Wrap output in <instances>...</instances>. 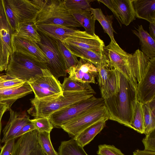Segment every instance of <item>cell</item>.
<instances>
[{
	"instance_id": "cell-1",
	"label": "cell",
	"mask_w": 155,
	"mask_h": 155,
	"mask_svg": "<svg viewBox=\"0 0 155 155\" xmlns=\"http://www.w3.org/2000/svg\"><path fill=\"white\" fill-rule=\"evenodd\" d=\"M137 100L136 88L120 72L119 89L111 97L104 99L109 114V119L131 128L134 109Z\"/></svg>"
},
{
	"instance_id": "cell-2",
	"label": "cell",
	"mask_w": 155,
	"mask_h": 155,
	"mask_svg": "<svg viewBox=\"0 0 155 155\" xmlns=\"http://www.w3.org/2000/svg\"><path fill=\"white\" fill-rule=\"evenodd\" d=\"M38 11L36 25L50 24L76 28L81 26L67 8L65 0H32Z\"/></svg>"
},
{
	"instance_id": "cell-3",
	"label": "cell",
	"mask_w": 155,
	"mask_h": 155,
	"mask_svg": "<svg viewBox=\"0 0 155 155\" xmlns=\"http://www.w3.org/2000/svg\"><path fill=\"white\" fill-rule=\"evenodd\" d=\"M96 94L93 90L78 92H63V95L48 99H30L31 107L27 112L34 118L47 117L54 112L76 102L89 98Z\"/></svg>"
},
{
	"instance_id": "cell-4",
	"label": "cell",
	"mask_w": 155,
	"mask_h": 155,
	"mask_svg": "<svg viewBox=\"0 0 155 155\" xmlns=\"http://www.w3.org/2000/svg\"><path fill=\"white\" fill-rule=\"evenodd\" d=\"M47 69V64L27 53L15 51L10 56L5 74L31 83L42 76L41 69Z\"/></svg>"
},
{
	"instance_id": "cell-5",
	"label": "cell",
	"mask_w": 155,
	"mask_h": 155,
	"mask_svg": "<svg viewBox=\"0 0 155 155\" xmlns=\"http://www.w3.org/2000/svg\"><path fill=\"white\" fill-rule=\"evenodd\" d=\"M104 99L94 96L86 99L76 102L56 111L48 118L53 127H61L84 114L90 110L104 104Z\"/></svg>"
},
{
	"instance_id": "cell-6",
	"label": "cell",
	"mask_w": 155,
	"mask_h": 155,
	"mask_svg": "<svg viewBox=\"0 0 155 155\" xmlns=\"http://www.w3.org/2000/svg\"><path fill=\"white\" fill-rule=\"evenodd\" d=\"M38 31L41 36V41L37 43L48 60L47 69L58 79L60 77L66 76L67 69L56 40Z\"/></svg>"
},
{
	"instance_id": "cell-7",
	"label": "cell",
	"mask_w": 155,
	"mask_h": 155,
	"mask_svg": "<svg viewBox=\"0 0 155 155\" xmlns=\"http://www.w3.org/2000/svg\"><path fill=\"white\" fill-rule=\"evenodd\" d=\"M110 115L104 104L95 107L78 117L62 125L61 127L73 137L94 124L108 118Z\"/></svg>"
},
{
	"instance_id": "cell-8",
	"label": "cell",
	"mask_w": 155,
	"mask_h": 155,
	"mask_svg": "<svg viewBox=\"0 0 155 155\" xmlns=\"http://www.w3.org/2000/svg\"><path fill=\"white\" fill-rule=\"evenodd\" d=\"M5 10L15 31L21 23L35 21L38 11L29 0H4Z\"/></svg>"
},
{
	"instance_id": "cell-9",
	"label": "cell",
	"mask_w": 155,
	"mask_h": 155,
	"mask_svg": "<svg viewBox=\"0 0 155 155\" xmlns=\"http://www.w3.org/2000/svg\"><path fill=\"white\" fill-rule=\"evenodd\" d=\"M103 53L109 66L116 69L131 82L128 66V59L131 54L122 49L117 43L111 41L104 47Z\"/></svg>"
},
{
	"instance_id": "cell-10",
	"label": "cell",
	"mask_w": 155,
	"mask_h": 155,
	"mask_svg": "<svg viewBox=\"0 0 155 155\" xmlns=\"http://www.w3.org/2000/svg\"><path fill=\"white\" fill-rule=\"evenodd\" d=\"M137 100L142 104L155 99V58L151 59L144 76L137 84Z\"/></svg>"
},
{
	"instance_id": "cell-11",
	"label": "cell",
	"mask_w": 155,
	"mask_h": 155,
	"mask_svg": "<svg viewBox=\"0 0 155 155\" xmlns=\"http://www.w3.org/2000/svg\"><path fill=\"white\" fill-rule=\"evenodd\" d=\"M14 32L6 13L4 0H0V42L7 67L12 52L11 41Z\"/></svg>"
},
{
	"instance_id": "cell-12",
	"label": "cell",
	"mask_w": 155,
	"mask_h": 155,
	"mask_svg": "<svg viewBox=\"0 0 155 155\" xmlns=\"http://www.w3.org/2000/svg\"><path fill=\"white\" fill-rule=\"evenodd\" d=\"M71 79L82 83H96L95 78L98 71L92 63L80 58L77 65L67 70Z\"/></svg>"
},
{
	"instance_id": "cell-13",
	"label": "cell",
	"mask_w": 155,
	"mask_h": 155,
	"mask_svg": "<svg viewBox=\"0 0 155 155\" xmlns=\"http://www.w3.org/2000/svg\"><path fill=\"white\" fill-rule=\"evenodd\" d=\"M151 59L138 49L131 54L128 66L132 84L137 88V84L143 78Z\"/></svg>"
},
{
	"instance_id": "cell-14",
	"label": "cell",
	"mask_w": 155,
	"mask_h": 155,
	"mask_svg": "<svg viewBox=\"0 0 155 155\" xmlns=\"http://www.w3.org/2000/svg\"><path fill=\"white\" fill-rule=\"evenodd\" d=\"M10 117L3 130L1 142L5 143L13 139L22 128L31 122L29 117L25 112H17L11 108L9 110Z\"/></svg>"
},
{
	"instance_id": "cell-15",
	"label": "cell",
	"mask_w": 155,
	"mask_h": 155,
	"mask_svg": "<svg viewBox=\"0 0 155 155\" xmlns=\"http://www.w3.org/2000/svg\"><path fill=\"white\" fill-rule=\"evenodd\" d=\"M36 25L37 31L62 42L72 36H84L88 34L85 31H81L74 28L50 24Z\"/></svg>"
},
{
	"instance_id": "cell-16",
	"label": "cell",
	"mask_w": 155,
	"mask_h": 155,
	"mask_svg": "<svg viewBox=\"0 0 155 155\" xmlns=\"http://www.w3.org/2000/svg\"><path fill=\"white\" fill-rule=\"evenodd\" d=\"M11 47L12 52L18 51L24 52L36 58L42 63L47 64L48 63L46 56L35 41L12 35Z\"/></svg>"
},
{
	"instance_id": "cell-17",
	"label": "cell",
	"mask_w": 155,
	"mask_h": 155,
	"mask_svg": "<svg viewBox=\"0 0 155 155\" xmlns=\"http://www.w3.org/2000/svg\"><path fill=\"white\" fill-rule=\"evenodd\" d=\"M63 43L90 50L100 54L103 53L105 46L103 41L97 35L92 36L88 34L84 36H71Z\"/></svg>"
},
{
	"instance_id": "cell-18",
	"label": "cell",
	"mask_w": 155,
	"mask_h": 155,
	"mask_svg": "<svg viewBox=\"0 0 155 155\" xmlns=\"http://www.w3.org/2000/svg\"><path fill=\"white\" fill-rule=\"evenodd\" d=\"M38 133L35 130L20 137L15 143L12 155H29L38 144Z\"/></svg>"
},
{
	"instance_id": "cell-19",
	"label": "cell",
	"mask_w": 155,
	"mask_h": 155,
	"mask_svg": "<svg viewBox=\"0 0 155 155\" xmlns=\"http://www.w3.org/2000/svg\"><path fill=\"white\" fill-rule=\"evenodd\" d=\"M32 91L30 85L27 82L20 85L0 89V102L6 103L10 109L17 100Z\"/></svg>"
},
{
	"instance_id": "cell-20",
	"label": "cell",
	"mask_w": 155,
	"mask_h": 155,
	"mask_svg": "<svg viewBox=\"0 0 155 155\" xmlns=\"http://www.w3.org/2000/svg\"><path fill=\"white\" fill-rule=\"evenodd\" d=\"M64 44L72 54L92 63L96 68L108 65L107 60L104 53L100 54L90 50Z\"/></svg>"
},
{
	"instance_id": "cell-21",
	"label": "cell",
	"mask_w": 155,
	"mask_h": 155,
	"mask_svg": "<svg viewBox=\"0 0 155 155\" xmlns=\"http://www.w3.org/2000/svg\"><path fill=\"white\" fill-rule=\"evenodd\" d=\"M136 18L155 23V0H133Z\"/></svg>"
},
{
	"instance_id": "cell-22",
	"label": "cell",
	"mask_w": 155,
	"mask_h": 155,
	"mask_svg": "<svg viewBox=\"0 0 155 155\" xmlns=\"http://www.w3.org/2000/svg\"><path fill=\"white\" fill-rule=\"evenodd\" d=\"M42 75L33 82L35 84L46 90L61 95H63L61 84L47 69H42Z\"/></svg>"
},
{
	"instance_id": "cell-23",
	"label": "cell",
	"mask_w": 155,
	"mask_h": 155,
	"mask_svg": "<svg viewBox=\"0 0 155 155\" xmlns=\"http://www.w3.org/2000/svg\"><path fill=\"white\" fill-rule=\"evenodd\" d=\"M133 32L139 38L141 51L150 59L155 58V40L145 30L142 25H138Z\"/></svg>"
},
{
	"instance_id": "cell-24",
	"label": "cell",
	"mask_w": 155,
	"mask_h": 155,
	"mask_svg": "<svg viewBox=\"0 0 155 155\" xmlns=\"http://www.w3.org/2000/svg\"><path fill=\"white\" fill-rule=\"evenodd\" d=\"M121 23L128 25L135 19L133 0H112Z\"/></svg>"
},
{
	"instance_id": "cell-25",
	"label": "cell",
	"mask_w": 155,
	"mask_h": 155,
	"mask_svg": "<svg viewBox=\"0 0 155 155\" xmlns=\"http://www.w3.org/2000/svg\"><path fill=\"white\" fill-rule=\"evenodd\" d=\"M108 119L106 118L94 124L73 138L80 145L84 147L101 132L105 127L106 122Z\"/></svg>"
},
{
	"instance_id": "cell-26",
	"label": "cell",
	"mask_w": 155,
	"mask_h": 155,
	"mask_svg": "<svg viewBox=\"0 0 155 155\" xmlns=\"http://www.w3.org/2000/svg\"><path fill=\"white\" fill-rule=\"evenodd\" d=\"M13 35L29 39L36 43L41 41V36L37 30L35 21L19 23Z\"/></svg>"
},
{
	"instance_id": "cell-27",
	"label": "cell",
	"mask_w": 155,
	"mask_h": 155,
	"mask_svg": "<svg viewBox=\"0 0 155 155\" xmlns=\"http://www.w3.org/2000/svg\"><path fill=\"white\" fill-rule=\"evenodd\" d=\"M94 15L96 20L100 23L104 33H107L110 37L111 41L117 44L114 35V32L116 33L112 26V15H105L100 8H91L89 10Z\"/></svg>"
},
{
	"instance_id": "cell-28",
	"label": "cell",
	"mask_w": 155,
	"mask_h": 155,
	"mask_svg": "<svg viewBox=\"0 0 155 155\" xmlns=\"http://www.w3.org/2000/svg\"><path fill=\"white\" fill-rule=\"evenodd\" d=\"M120 72L113 68L104 86L100 89L102 97L107 99L117 94L119 89Z\"/></svg>"
},
{
	"instance_id": "cell-29",
	"label": "cell",
	"mask_w": 155,
	"mask_h": 155,
	"mask_svg": "<svg viewBox=\"0 0 155 155\" xmlns=\"http://www.w3.org/2000/svg\"><path fill=\"white\" fill-rule=\"evenodd\" d=\"M76 20L85 29L88 34L96 35L95 31V24L96 20L89 10L81 11L71 12Z\"/></svg>"
},
{
	"instance_id": "cell-30",
	"label": "cell",
	"mask_w": 155,
	"mask_h": 155,
	"mask_svg": "<svg viewBox=\"0 0 155 155\" xmlns=\"http://www.w3.org/2000/svg\"><path fill=\"white\" fill-rule=\"evenodd\" d=\"M145 135L155 130V99L142 104Z\"/></svg>"
},
{
	"instance_id": "cell-31",
	"label": "cell",
	"mask_w": 155,
	"mask_h": 155,
	"mask_svg": "<svg viewBox=\"0 0 155 155\" xmlns=\"http://www.w3.org/2000/svg\"><path fill=\"white\" fill-rule=\"evenodd\" d=\"M58 155H88L83 148L73 138L61 142Z\"/></svg>"
},
{
	"instance_id": "cell-32",
	"label": "cell",
	"mask_w": 155,
	"mask_h": 155,
	"mask_svg": "<svg viewBox=\"0 0 155 155\" xmlns=\"http://www.w3.org/2000/svg\"><path fill=\"white\" fill-rule=\"evenodd\" d=\"M142 104L137 100L136 101L130 126L131 128L140 134H144V126Z\"/></svg>"
},
{
	"instance_id": "cell-33",
	"label": "cell",
	"mask_w": 155,
	"mask_h": 155,
	"mask_svg": "<svg viewBox=\"0 0 155 155\" xmlns=\"http://www.w3.org/2000/svg\"><path fill=\"white\" fill-rule=\"evenodd\" d=\"M61 86L63 92L82 91L93 90L89 83L76 81L68 77L64 78Z\"/></svg>"
},
{
	"instance_id": "cell-34",
	"label": "cell",
	"mask_w": 155,
	"mask_h": 155,
	"mask_svg": "<svg viewBox=\"0 0 155 155\" xmlns=\"http://www.w3.org/2000/svg\"><path fill=\"white\" fill-rule=\"evenodd\" d=\"M38 143L46 155H58L51 143L50 133L38 132Z\"/></svg>"
},
{
	"instance_id": "cell-35",
	"label": "cell",
	"mask_w": 155,
	"mask_h": 155,
	"mask_svg": "<svg viewBox=\"0 0 155 155\" xmlns=\"http://www.w3.org/2000/svg\"><path fill=\"white\" fill-rule=\"evenodd\" d=\"M59 49L64 60L67 70L75 66L78 62L77 57L73 54L68 49L65 44L56 40Z\"/></svg>"
},
{
	"instance_id": "cell-36",
	"label": "cell",
	"mask_w": 155,
	"mask_h": 155,
	"mask_svg": "<svg viewBox=\"0 0 155 155\" xmlns=\"http://www.w3.org/2000/svg\"><path fill=\"white\" fill-rule=\"evenodd\" d=\"M92 0H65L67 8L70 12L89 10L91 7L90 3Z\"/></svg>"
},
{
	"instance_id": "cell-37",
	"label": "cell",
	"mask_w": 155,
	"mask_h": 155,
	"mask_svg": "<svg viewBox=\"0 0 155 155\" xmlns=\"http://www.w3.org/2000/svg\"><path fill=\"white\" fill-rule=\"evenodd\" d=\"M28 83L34 93L35 97L37 99L41 100L52 99L61 96L44 89L36 85L33 82Z\"/></svg>"
},
{
	"instance_id": "cell-38",
	"label": "cell",
	"mask_w": 155,
	"mask_h": 155,
	"mask_svg": "<svg viewBox=\"0 0 155 155\" xmlns=\"http://www.w3.org/2000/svg\"><path fill=\"white\" fill-rule=\"evenodd\" d=\"M38 132L50 133L54 127L47 117H42L30 120Z\"/></svg>"
},
{
	"instance_id": "cell-39",
	"label": "cell",
	"mask_w": 155,
	"mask_h": 155,
	"mask_svg": "<svg viewBox=\"0 0 155 155\" xmlns=\"http://www.w3.org/2000/svg\"><path fill=\"white\" fill-rule=\"evenodd\" d=\"M25 82L17 78L5 74H0V89L21 85Z\"/></svg>"
},
{
	"instance_id": "cell-40",
	"label": "cell",
	"mask_w": 155,
	"mask_h": 155,
	"mask_svg": "<svg viewBox=\"0 0 155 155\" xmlns=\"http://www.w3.org/2000/svg\"><path fill=\"white\" fill-rule=\"evenodd\" d=\"M97 153L98 155H125L114 145L107 144L99 145Z\"/></svg>"
},
{
	"instance_id": "cell-41",
	"label": "cell",
	"mask_w": 155,
	"mask_h": 155,
	"mask_svg": "<svg viewBox=\"0 0 155 155\" xmlns=\"http://www.w3.org/2000/svg\"><path fill=\"white\" fill-rule=\"evenodd\" d=\"M146 135L142 140L144 149L155 151V130Z\"/></svg>"
},
{
	"instance_id": "cell-42",
	"label": "cell",
	"mask_w": 155,
	"mask_h": 155,
	"mask_svg": "<svg viewBox=\"0 0 155 155\" xmlns=\"http://www.w3.org/2000/svg\"><path fill=\"white\" fill-rule=\"evenodd\" d=\"M15 139L11 140L5 143L1 148L0 155H12Z\"/></svg>"
},
{
	"instance_id": "cell-43",
	"label": "cell",
	"mask_w": 155,
	"mask_h": 155,
	"mask_svg": "<svg viewBox=\"0 0 155 155\" xmlns=\"http://www.w3.org/2000/svg\"><path fill=\"white\" fill-rule=\"evenodd\" d=\"M101 2L107 7L112 12L117 20L121 24L120 18L118 15L116 8L112 0H98L97 1Z\"/></svg>"
},
{
	"instance_id": "cell-44",
	"label": "cell",
	"mask_w": 155,
	"mask_h": 155,
	"mask_svg": "<svg viewBox=\"0 0 155 155\" xmlns=\"http://www.w3.org/2000/svg\"><path fill=\"white\" fill-rule=\"evenodd\" d=\"M36 130L33 123L31 121L25 125L17 134L15 137L16 139L30 131Z\"/></svg>"
},
{
	"instance_id": "cell-45",
	"label": "cell",
	"mask_w": 155,
	"mask_h": 155,
	"mask_svg": "<svg viewBox=\"0 0 155 155\" xmlns=\"http://www.w3.org/2000/svg\"><path fill=\"white\" fill-rule=\"evenodd\" d=\"M9 108L7 104L4 103L0 102V148L1 147V134L2 130L1 120L2 116L4 113L8 110H9Z\"/></svg>"
},
{
	"instance_id": "cell-46",
	"label": "cell",
	"mask_w": 155,
	"mask_h": 155,
	"mask_svg": "<svg viewBox=\"0 0 155 155\" xmlns=\"http://www.w3.org/2000/svg\"><path fill=\"white\" fill-rule=\"evenodd\" d=\"M133 155H155V151L137 150L133 152Z\"/></svg>"
},
{
	"instance_id": "cell-47",
	"label": "cell",
	"mask_w": 155,
	"mask_h": 155,
	"mask_svg": "<svg viewBox=\"0 0 155 155\" xmlns=\"http://www.w3.org/2000/svg\"><path fill=\"white\" fill-rule=\"evenodd\" d=\"M29 155H46L42 150L39 143L31 151Z\"/></svg>"
},
{
	"instance_id": "cell-48",
	"label": "cell",
	"mask_w": 155,
	"mask_h": 155,
	"mask_svg": "<svg viewBox=\"0 0 155 155\" xmlns=\"http://www.w3.org/2000/svg\"><path fill=\"white\" fill-rule=\"evenodd\" d=\"M0 68L1 71H6L7 67L6 65L4 57L0 42Z\"/></svg>"
},
{
	"instance_id": "cell-49",
	"label": "cell",
	"mask_w": 155,
	"mask_h": 155,
	"mask_svg": "<svg viewBox=\"0 0 155 155\" xmlns=\"http://www.w3.org/2000/svg\"><path fill=\"white\" fill-rule=\"evenodd\" d=\"M150 35L154 39H155V23H150L149 26Z\"/></svg>"
},
{
	"instance_id": "cell-50",
	"label": "cell",
	"mask_w": 155,
	"mask_h": 155,
	"mask_svg": "<svg viewBox=\"0 0 155 155\" xmlns=\"http://www.w3.org/2000/svg\"><path fill=\"white\" fill-rule=\"evenodd\" d=\"M1 71H1V68H0V72H1Z\"/></svg>"
}]
</instances>
